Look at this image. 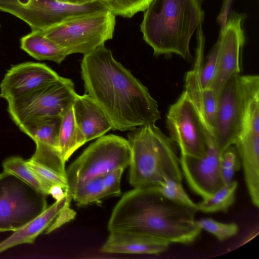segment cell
I'll list each match as a JSON object with an SVG mask.
<instances>
[{
  "label": "cell",
  "instance_id": "9a60e30c",
  "mask_svg": "<svg viewBox=\"0 0 259 259\" xmlns=\"http://www.w3.org/2000/svg\"><path fill=\"white\" fill-rule=\"evenodd\" d=\"M46 64L26 62L12 66L0 83V97L7 101L27 95L58 79Z\"/></svg>",
  "mask_w": 259,
  "mask_h": 259
},
{
  "label": "cell",
  "instance_id": "f1b7e54d",
  "mask_svg": "<svg viewBox=\"0 0 259 259\" xmlns=\"http://www.w3.org/2000/svg\"><path fill=\"white\" fill-rule=\"evenodd\" d=\"M219 44H215L207 56L200 72V82L203 90L209 88L214 76L218 65Z\"/></svg>",
  "mask_w": 259,
  "mask_h": 259
},
{
  "label": "cell",
  "instance_id": "cb8c5ba5",
  "mask_svg": "<svg viewBox=\"0 0 259 259\" xmlns=\"http://www.w3.org/2000/svg\"><path fill=\"white\" fill-rule=\"evenodd\" d=\"M155 188L162 196L171 201L196 208V203L189 197L184 189L182 182L167 178Z\"/></svg>",
  "mask_w": 259,
  "mask_h": 259
},
{
  "label": "cell",
  "instance_id": "f546056e",
  "mask_svg": "<svg viewBox=\"0 0 259 259\" xmlns=\"http://www.w3.org/2000/svg\"><path fill=\"white\" fill-rule=\"evenodd\" d=\"M218 100L215 93L210 88L202 90V102L204 112L213 131L217 112Z\"/></svg>",
  "mask_w": 259,
  "mask_h": 259
},
{
  "label": "cell",
  "instance_id": "e575fe53",
  "mask_svg": "<svg viewBox=\"0 0 259 259\" xmlns=\"http://www.w3.org/2000/svg\"><path fill=\"white\" fill-rule=\"evenodd\" d=\"M59 2L73 5H83L98 0H57ZM103 1V0H102Z\"/></svg>",
  "mask_w": 259,
  "mask_h": 259
},
{
  "label": "cell",
  "instance_id": "52a82bcc",
  "mask_svg": "<svg viewBox=\"0 0 259 259\" xmlns=\"http://www.w3.org/2000/svg\"><path fill=\"white\" fill-rule=\"evenodd\" d=\"M77 95L73 81L60 76L48 85L7 101L8 111L17 126L42 119L62 117L72 107Z\"/></svg>",
  "mask_w": 259,
  "mask_h": 259
},
{
  "label": "cell",
  "instance_id": "8d00e7d4",
  "mask_svg": "<svg viewBox=\"0 0 259 259\" xmlns=\"http://www.w3.org/2000/svg\"><path fill=\"white\" fill-rule=\"evenodd\" d=\"M0 27H1V26H0Z\"/></svg>",
  "mask_w": 259,
  "mask_h": 259
},
{
  "label": "cell",
  "instance_id": "5bb4252c",
  "mask_svg": "<svg viewBox=\"0 0 259 259\" xmlns=\"http://www.w3.org/2000/svg\"><path fill=\"white\" fill-rule=\"evenodd\" d=\"M61 117L42 119L18 126L36 146L29 159L66 176L65 162L60 150L58 135Z\"/></svg>",
  "mask_w": 259,
  "mask_h": 259
},
{
  "label": "cell",
  "instance_id": "7a4b0ae2",
  "mask_svg": "<svg viewBox=\"0 0 259 259\" xmlns=\"http://www.w3.org/2000/svg\"><path fill=\"white\" fill-rule=\"evenodd\" d=\"M196 208L177 204L155 187H138L125 193L109 218V232L147 236L171 243L190 244L200 235Z\"/></svg>",
  "mask_w": 259,
  "mask_h": 259
},
{
  "label": "cell",
  "instance_id": "d6a6232c",
  "mask_svg": "<svg viewBox=\"0 0 259 259\" xmlns=\"http://www.w3.org/2000/svg\"><path fill=\"white\" fill-rule=\"evenodd\" d=\"M232 1L233 0H224L221 10L217 19L221 27V30L224 28L228 21V15Z\"/></svg>",
  "mask_w": 259,
  "mask_h": 259
},
{
  "label": "cell",
  "instance_id": "277c9868",
  "mask_svg": "<svg viewBox=\"0 0 259 259\" xmlns=\"http://www.w3.org/2000/svg\"><path fill=\"white\" fill-rule=\"evenodd\" d=\"M127 134L131 157L128 181L134 188L155 187L164 179L182 182L176 144L155 123L137 127Z\"/></svg>",
  "mask_w": 259,
  "mask_h": 259
},
{
  "label": "cell",
  "instance_id": "1f68e13d",
  "mask_svg": "<svg viewBox=\"0 0 259 259\" xmlns=\"http://www.w3.org/2000/svg\"><path fill=\"white\" fill-rule=\"evenodd\" d=\"M76 215L75 211L70 207V205L65 207L59 214L54 221L46 230V234H49L66 223L73 219Z\"/></svg>",
  "mask_w": 259,
  "mask_h": 259
},
{
  "label": "cell",
  "instance_id": "9c48e42d",
  "mask_svg": "<svg viewBox=\"0 0 259 259\" xmlns=\"http://www.w3.org/2000/svg\"><path fill=\"white\" fill-rule=\"evenodd\" d=\"M99 1L73 5L57 0H0V11L25 22L32 31H43L73 18L101 12Z\"/></svg>",
  "mask_w": 259,
  "mask_h": 259
},
{
  "label": "cell",
  "instance_id": "5b68a950",
  "mask_svg": "<svg viewBox=\"0 0 259 259\" xmlns=\"http://www.w3.org/2000/svg\"><path fill=\"white\" fill-rule=\"evenodd\" d=\"M131 151L127 139L113 134L103 136L91 144L66 169L70 196L79 185L129 166Z\"/></svg>",
  "mask_w": 259,
  "mask_h": 259
},
{
  "label": "cell",
  "instance_id": "3957f363",
  "mask_svg": "<svg viewBox=\"0 0 259 259\" xmlns=\"http://www.w3.org/2000/svg\"><path fill=\"white\" fill-rule=\"evenodd\" d=\"M144 12L140 30L154 55L175 54L191 61V39L203 18L198 1L153 0Z\"/></svg>",
  "mask_w": 259,
  "mask_h": 259
},
{
  "label": "cell",
  "instance_id": "8fae6325",
  "mask_svg": "<svg viewBox=\"0 0 259 259\" xmlns=\"http://www.w3.org/2000/svg\"><path fill=\"white\" fill-rule=\"evenodd\" d=\"M243 109L241 75L235 74L227 81L218 97L213 133L222 153L234 145L240 133Z\"/></svg>",
  "mask_w": 259,
  "mask_h": 259
},
{
  "label": "cell",
  "instance_id": "6da1fadb",
  "mask_svg": "<svg viewBox=\"0 0 259 259\" xmlns=\"http://www.w3.org/2000/svg\"><path fill=\"white\" fill-rule=\"evenodd\" d=\"M80 68L86 94L105 112L112 130L131 131L161 118L148 89L104 45L84 55Z\"/></svg>",
  "mask_w": 259,
  "mask_h": 259
},
{
  "label": "cell",
  "instance_id": "4fadbf2b",
  "mask_svg": "<svg viewBox=\"0 0 259 259\" xmlns=\"http://www.w3.org/2000/svg\"><path fill=\"white\" fill-rule=\"evenodd\" d=\"M222 154L217 144H212L208 146L202 157L180 155L183 177L192 191L202 199L208 198L225 185L221 170Z\"/></svg>",
  "mask_w": 259,
  "mask_h": 259
},
{
  "label": "cell",
  "instance_id": "30bf717a",
  "mask_svg": "<svg viewBox=\"0 0 259 259\" xmlns=\"http://www.w3.org/2000/svg\"><path fill=\"white\" fill-rule=\"evenodd\" d=\"M46 196L13 176L0 178V232H14L37 216L47 207Z\"/></svg>",
  "mask_w": 259,
  "mask_h": 259
},
{
  "label": "cell",
  "instance_id": "7402d4cb",
  "mask_svg": "<svg viewBox=\"0 0 259 259\" xmlns=\"http://www.w3.org/2000/svg\"><path fill=\"white\" fill-rule=\"evenodd\" d=\"M237 186L235 180L225 185L208 198L196 203L197 211L205 213L227 211L234 202Z\"/></svg>",
  "mask_w": 259,
  "mask_h": 259
},
{
  "label": "cell",
  "instance_id": "ffe728a7",
  "mask_svg": "<svg viewBox=\"0 0 259 259\" xmlns=\"http://www.w3.org/2000/svg\"><path fill=\"white\" fill-rule=\"evenodd\" d=\"M58 142L61 155L65 162L77 149L87 142L76 124L72 107L61 117Z\"/></svg>",
  "mask_w": 259,
  "mask_h": 259
},
{
  "label": "cell",
  "instance_id": "7c38bea8",
  "mask_svg": "<svg viewBox=\"0 0 259 259\" xmlns=\"http://www.w3.org/2000/svg\"><path fill=\"white\" fill-rule=\"evenodd\" d=\"M243 14H233L221 30L217 69L209 86L218 98L230 78L241 71V53L245 42Z\"/></svg>",
  "mask_w": 259,
  "mask_h": 259
},
{
  "label": "cell",
  "instance_id": "d6986e66",
  "mask_svg": "<svg viewBox=\"0 0 259 259\" xmlns=\"http://www.w3.org/2000/svg\"><path fill=\"white\" fill-rule=\"evenodd\" d=\"M21 49L37 60H48L60 64L68 56L56 42L40 31H32L20 40Z\"/></svg>",
  "mask_w": 259,
  "mask_h": 259
},
{
  "label": "cell",
  "instance_id": "8992f818",
  "mask_svg": "<svg viewBox=\"0 0 259 259\" xmlns=\"http://www.w3.org/2000/svg\"><path fill=\"white\" fill-rule=\"evenodd\" d=\"M116 16L106 11L78 17L40 32L68 55H87L112 39Z\"/></svg>",
  "mask_w": 259,
  "mask_h": 259
},
{
  "label": "cell",
  "instance_id": "4dcf8cb0",
  "mask_svg": "<svg viewBox=\"0 0 259 259\" xmlns=\"http://www.w3.org/2000/svg\"><path fill=\"white\" fill-rule=\"evenodd\" d=\"M124 169L119 168L103 176V183L107 196L121 194L120 180Z\"/></svg>",
  "mask_w": 259,
  "mask_h": 259
},
{
  "label": "cell",
  "instance_id": "44dd1931",
  "mask_svg": "<svg viewBox=\"0 0 259 259\" xmlns=\"http://www.w3.org/2000/svg\"><path fill=\"white\" fill-rule=\"evenodd\" d=\"M3 171L20 179L40 194L49 195L51 187L47 184L20 156H12L3 162Z\"/></svg>",
  "mask_w": 259,
  "mask_h": 259
},
{
  "label": "cell",
  "instance_id": "484cf974",
  "mask_svg": "<svg viewBox=\"0 0 259 259\" xmlns=\"http://www.w3.org/2000/svg\"><path fill=\"white\" fill-rule=\"evenodd\" d=\"M197 226L201 229L213 235L220 241L235 236L239 230L235 223H224L212 218H203L196 221Z\"/></svg>",
  "mask_w": 259,
  "mask_h": 259
},
{
  "label": "cell",
  "instance_id": "4316f807",
  "mask_svg": "<svg viewBox=\"0 0 259 259\" xmlns=\"http://www.w3.org/2000/svg\"><path fill=\"white\" fill-rule=\"evenodd\" d=\"M240 167L241 162L236 148L233 145L229 147L222 153L221 158V170L225 185L234 180V176Z\"/></svg>",
  "mask_w": 259,
  "mask_h": 259
},
{
  "label": "cell",
  "instance_id": "2e32d148",
  "mask_svg": "<svg viewBox=\"0 0 259 259\" xmlns=\"http://www.w3.org/2000/svg\"><path fill=\"white\" fill-rule=\"evenodd\" d=\"M72 108L76 124L87 142L104 136L112 129L105 112L88 94L77 95Z\"/></svg>",
  "mask_w": 259,
  "mask_h": 259
},
{
  "label": "cell",
  "instance_id": "ac0fdd59",
  "mask_svg": "<svg viewBox=\"0 0 259 259\" xmlns=\"http://www.w3.org/2000/svg\"><path fill=\"white\" fill-rule=\"evenodd\" d=\"M72 198L67 194L62 199L56 200L40 214L13 232L8 238L0 242V253L22 244H32L36 238L50 226L59 214L70 204Z\"/></svg>",
  "mask_w": 259,
  "mask_h": 259
},
{
  "label": "cell",
  "instance_id": "ba28073f",
  "mask_svg": "<svg viewBox=\"0 0 259 259\" xmlns=\"http://www.w3.org/2000/svg\"><path fill=\"white\" fill-rule=\"evenodd\" d=\"M170 138L177 145L180 155L203 157L208 144L216 142L214 133L203 124L187 92L170 105L166 115Z\"/></svg>",
  "mask_w": 259,
  "mask_h": 259
},
{
  "label": "cell",
  "instance_id": "603a6c76",
  "mask_svg": "<svg viewBox=\"0 0 259 259\" xmlns=\"http://www.w3.org/2000/svg\"><path fill=\"white\" fill-rule=\"evenodd\" d=\"M70 196L78 205H86L99 202L108 196L103 176L97 177L77 186Z\"/></svg>",
  "mask_w": 259,
  "mask_h": 259
},
{
  "label": "cell",
  "instance_id": "d4e9b609",
  "mask_svg": "<svg viewBox=\"0 0 259 259\" xmlns=\"http://www.w3.org/2000/svg\"><path fill=\"white\" fill-rule=\"evenodd\" d=\"M153 0H103L108 9L115 16L130 18L144 12Z\"/></svg>",
  "mask_w": 259,
  "mask_h": 259
},
{
  "label": "cell",
  "instance_id": "83f0119b",
  "mask_svg": "<svg viewBox=\"0 0 259 259\" xmlns=\"http://www.w3.org/2000/svg\"><path fill=\"white\" fill-rule=\"evenodd\" d=\"M26 161L28 165L47 184L51 187L54 186H61L67 193L68 185L66 176L62 175L48 167L29 159L26 160Z\"/></svg>",
  "mask_w": 259,
  "mask_h": 259
},
{
  "label": "cell",
  "instance_id": "836d02e7",
  "mask_svg": "<svg viewBox=\"0 0 259 259\" xmlns=\"http://www.w3.org/2000/svg\"><path fill=\"white\" fill-rule=\"evenodd\" d=\"M67 194L66 191L61 186H54L50 191V194L56 200H59L64 197Z\"/></svg>",
  "mask_w": 259,
  "mask_h": 259
},
{
  "label": "cell",
  "instance_id": "e0dca14e",
  "mask_svg": "<svg viewBox=\"0 0 259 259\" xmlns=\"http://www.w3.org/2000/svg\"><path fill=\"white\" fill-rule=\"evenodd\" d=\"M170 244L164 240L142 235L111 232L100 250L107 253L158 255L166 251Z\"/></svg>",
  "mask_w": 259,
  "mask_h": 259
},
{
  "label": "cell",
  "instance_id": "d590c367",
  "mask_svg": "<svg viewBox=\"0 0 259 259\" xmlns=\"http://www.w3.org/2000/svg\"><path fill=\"white\" fill-rule=\"evenodd\" d=\"M7 174L4 171H3L2 172H1L0 174V178L3 177L4 176H5V175H6Z\"/></svg>",
  "mask_w": 259,
  "mask_h": 259
}]
</instances>
